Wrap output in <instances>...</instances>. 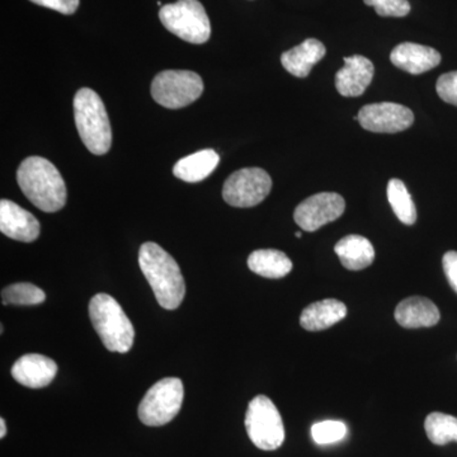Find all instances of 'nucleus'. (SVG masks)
Listing matches in <instances>:
<instances>
[{
  "label": "nucleus",
  "mask_w": 457,
  "mask_h": 457,
  "mask_svg": "<svg viewBox=\"0 0 457 457\" xmlns=\"http://www.w3.org/2000/svg\"><path fill=\"white\" fill-rule=\"evenodd\" d=\"M139 264L159 305L168 311L179 308L185 299L186 284L176 260L161 245L147 242L140 246Z\"/></svg>",
  "instance_id": "1"
},
{
  "label": "nucleus",
  "mask_w": 457,
  "mask_h": 457,
  "mask_svg": "<svg viewBox=\"0 0 457 457\" xmlns=\"http://www.w3.org/2000/svg\"><path fill=\"white\" fill-rule=\"evenodd\" d=\"M17 180L23 195L41 212H56L65 206L68 194L64 179L47 159H25L18 168Z\"/></svg>",
  "instance_id": "2"
},
{
  "label": "nucleus",
  "mask_w": 457,
  "mask_h": 457,
  "mask_svg": "<svg viewBox=\"0 0 457 457\" xmlns=\"http://www.w3.org/2000/svg\"><path fill=\"white\" fill-rule=\"evenodd\" d=\"M74 119L78 134L92 154L104 155L110 152L112 129L104 101L95 90H78L74 97Z\"/></svg>",
  "instance_id": "3"
},
{
  "label": "nucleus",
  "mask_w": 457,
  "mask_h": 457,
  "mask_svg": "<svg viewBox=\"0 0 457 457\" xmlns=\"http://www.w3.org/2000/svg\"><path fill=\"white\" fill-rule=\"evenodd\" d=\"M89 317L108 351L126 353L134 345V326L111 295L97 294L89 303Z\"/></svg>",
  "instance_id": "4"
},
{
  "label": "nucleus",
  "mask_w": 457,
  "mask_h": 457,
  "mask_svg": "<svg viewBox=\"0 0 457 457\" xmlns=\"http://www.w3.org/2000/svg\"><path fill=\"white\" fill-rule=\"evenodd\" d=\"M159 18L168 31L189 44H204L212 36V23L198 0H179L163 5Z\"/></svg>",
  "instance_id": "5"
},
{
  "label": "nucleus",
  "mask_w": 457,
  "mask_h": 457,
  "mask_svg": "<svg viewBox=\"0 0 457 457\" xmlns=\"http://www.w3.org/2000/svg\"><path fill=\"white\" fill-rule=\"evenodd\" d=\"M245 428L249 438L258 449L278 450L285 441V427L281 414L272 400L266 395L255 396L248 405Z\"/></svg>",
  "instance_id": "6"
},
{
  "label": "nucleus",
  "mask_w": 457,
  "mask_h": 457,
  "mask_svg": "<svg viewBox=\"0 0 457 457\" xmlns=\"http://www.w3.org/2000/svg\"><path fill=\"white\" fill-rule=\"evenodd\" d=\"M203 92V78L189 71H164L156 75L152 83L153 98L170 110L189 106Z\"/></svg>",
  "instance_id": "7"
},
{
  "label": "nucleus",
  "mask_w": 457,
  "mask_h": 457,
  "mask_svg": "<svg viewBox=\"0 0 457 457\" xmlns=\"http://www.w3.org/2000/svg\"><path fill=\"white\" fill-rule=\"evenodd\" d=\"M185 387L177 378H165L153 385L139 405V418L144 425L161 427L170 423L182 407Z\"/></svg>",
  "instance_id": "8"
},
{
  "label": "nucleus",
  "mask_w": 457,
  "mask_h": 457,
  "mask_svg": "<svg viewBox=\"0 0 457 457\" xmlns=\"http://www.w3.org/2000/svg\"><path fill=\"white\" fill-rule=\"evenodd\" d=\"M272 179L261 168H245L234 171L224 183L222 197L234 207H253L269 196Z\"/></svg>",
  "instance_id": "9"
},
{
  "label": "nucleus",
  "mask_w": 457,
  "mask_h": 457,
  "mask_svg": "<svg viewBox=\"0 0 457 457\" xmlns=\"http://www.w3.org/2000/svg\"><path fill=\"white\" fill-rule=\"evenodd\" d=\"M345 209V198L341 195L321 192L303 201L295 210L294 219L303 230L312 233L341 218Z\"/></svg>",
  "instance_id": "10"
},
{
  "label": "nucleus",
  "mask_w": 457,
  "mask_h": 457,
  "mask_svg": "<svg viewBox=\"0 0 457 457\" xmlns=\"http://www.w3.org/2000/svg\"><path fill=\"white\" fill-rule=\"evenodd\" d=\"M357 119L365 130L378 134H396L413 125L414 114L403 104L383 102L361 108Z\"/></svg>",
  "instance_id": "11"
},
{
  "label": "nucleus",
  "mask_w": 457,
  "mask_h": 457,
  "mask_svg": "<svg viewBox=\"0 0 457 457\" xmlns=\"http://www.w3.org/2000/svg\"><path fill=\"white\" fill-rule=\"evenodd\" d=\"M40 222L31 212L9 200L0 201V231L18 242L32 243L40 236Z\"/></svg>",
  "instance_id": "12"
},
{
  "label": "nucleus",
  "mask_w": 457,
  "mask_h": 457,
  "mask_svg": "<svg viewBox=\"0 0 457 457\" xmlns=\"http://www.w3.org/2000/svg\"><path fill=\"white\" fill-rule=\"evenodd\" d=\"M374 74V64L368 57H345V66L336 74V88L343 97H359L371 84Z\"/></svg>",
  "instance_id": "13"
},
{
  "label": "nucleus",
  "mask_w": 457,
  "mask_h": 457,
  "mask_svg": "<svg viewBox=\"0 0 457 457\" xmlns=\"http://www.w3.org/2000/svg\"><path fill=\"white\" fill-rule=\"evenodd\" d=\"M57 374L55 361L44 354L29 353L21 357L12 368L14 380L31 389H41L53 383Z\"/></svg>",
  "instance_id": "14"
},
{
  "label": "nucleus",
  "mask_w": 457,
  "mask_h": 457,
  "mask_svg": "<svg viewBox=\"0 0 457 457\" xmlns=\"http://www.w3.org/2000/svg\"><path fill=\"white\" fill-rule=\"evenodd\" d=\"M390 60L396 68L407 73L418 75L440 65L441 54L432 47L413 44V42H404L394 47L390 54Z\"/></svg>",
  "instance_id": "15"
},
{
  "label": "nucleus",
  "mask_w": 457,
  "mask_h": 457,
  "mask_svg": "<svg viewBox=\"0 0 457 457\" xmlns=\"http://www.w3.org/2000/svg\"><path fill=\"white\" fill-rule=\"evenodd\" d=\"M440 311L429 299L413 296L403 300L396 306L395 320L399 326L407 329L417 328H429L440 321Z\"/></svg>",
  "instance_id": "16"
},
{
  "label": "nucleus",
  "mask_w": 457,
  "mask_h": 457,
  "mask_svg": "<svg viewBox=\"0 0 457 457\" xmlns=\"http://www.w3.org/2000/svg\"><path fill=\"white\" fill-rule=\"evenodd\" d=\"M326 46L317 38H308L303 44L286 51L281 56V64L288 73L296 78H306L312 66L326 56Z\"/></svg>",
  "instance_id": "17"
},
{
  "label": "nucleus",
  "mask_w": 457,
  "mask_h": 457,
  "mask_svg": "<svg viewBox=\"0 0 457 457\" xmlns=\"http://www.w3.org/2000/svg\"><path fill=\"white\" fill-rule=\"evenodd\" d=\"M347 315V306L335 299L321 300L303 309L300 324L311 332L328 329L339 323Z\"/></svg>",
  "instance_id": "18"
},
{
  "label": "nucleus",
  "mask_w": 457,
  "mask_h": 457,
  "mask_svg": "<svg viewBox=\"0 0 457 457\" xmlns=\"http://www.w3.org/2000/svg\"><path fill=\"white\" fill-rule=\"evenodd\" d=\"M220 163V156L212 149L200 150L179 159L173 168L177 179L188 183H197L206 179Z\"/></svg>",
  "instance_id": "19"
},
{
  "label": "nucleus",
  "mask_w": 457,
  "mask_h": 457,
  "mask_svg": "<svg viewBox=\"0 0 457 457\" xmlns=\"http://www.w3.org/2000/svg\"><path fill=\"white\" fill-rule=\"evenodd\" d=\"M335 252L343 266L351 270L366 269L375 260L374 246L365 237H345L337 243Z\"/></svg>",
  "instance_id": "20"
},
{
  "label": "nucleus",
  "mask_w": 457,
  "mask_h": 457,
  "mask_svg": "<svg viewBox=\"0 0 457 457\" xmlns=\"http://www.w3.org/2000/svg\"><path fill=\"white\" fill-rule=\"evenodd\" d=\"M248 267L262 278H282L293 270V262L278 249H258L249 255Z\"/></svg>",
  "instance_id": "21"
},
{
  "label": "nucleus",
  "mask_w": 457,
  "mask_h": 457,
  "mask_svg": "<svg viewBox=\"0 0 457 457\" xmlns=\"http://www.w3.org/2000/svg\"><path fill=\"white\" fill-rule=\"evenodd\" d=\"M387 200L392 204L396 218L403 224L413 225L417 221L416 204L411 200L407 186L400 179H390L387 185Z\"/></svg>",
  "instance_id": "22"
},
{
  "label": "nucleus",
  "mask_w": 457,
  "mask_h": 457,
  "mask_svg": "<svg viewBox=\"0 0 457 457\" xmlns=\"http://www.w3.org/2000/svg\"><path fill=\"white\" fill-rule=\"evenodd\" d=\"M425 429L427 437L437 446H445L453 441L457 442L456 417L435 411L426 418Z\"/></svg>",
  "instance_id": "23"
},
{
  "label": "nucleus",
  "mask_w": 457,
  "mask_h": 457,
  "mask_svg": "<svg viewBox=\"0 0 457 457\" xmlns=\"http://www.w3.org/2000/svg\"><path fill=\"white\" fill-rule=\"evenodd\" d=\"M45 300L46 294L29 282L13 284L2 291V302L4 305H40Z\"/></svg>",
  "instance_id": "24"
},
{
  "label": "nucleus",
  "mask_w": 457,
  "mask_h": 457,
  "mask_svg": "<svg viewBox=\"0 0 457 457\" xmlns=\"http://www.w3.org/2000/svg\"><path fill=\"white\" fill-rule=\"evenodd\" d=\"M347 435V427L341 420H324L312 427V440L318 445H330L342 441Z\"/></svg>",
  "instance_id": "25"
},
{
  "label": "nucleus",
  "mask_w": 457,
  "mask_h": 457,
  "mask_svg": "<svg viewBox=\"0 0 457 457\" xmlns=\"http://www.w3.org/2000/svg\"><path fill=\"white\" fill-rule=\"evenodd\" d=\"M366 5L374 7L376 13L381 17H405L411 12L408 0H363Z\"/></svg>",
  "instance_id": "26"
},
{
  "label": "nucleus",
  "mask_w": 457,
  "mask_h": 457,
  "mask_svg": "<svg viewBox=\"0 0 457 457\" xmlns=\"http://www.w3.org/2000/svg\"><path fill=\"white\" fill-rule=\"evenodd\" d=\"M436 90L442 101L457 107V71L441 75L436 84Z\"/></svg>",
  "instance_id": "27"
},
{
  "label": "nucleus",
  "mask_w": 457,
  "mask_h": 457,
  "mask_svg": "<svg viewBox=\"0 0 457 457\" xmlns=\"http://www.w3.org/2000/svg\"><path fill=\"white\" fill-rule=\"evenodd\" d=\"M29 2L41 5V7L53 9V11L66 14V16L74 14L80 4V0H29Z\"/></svg>",
  "instance_id": "28"
},
{
  "label": "nucleus",
  "mask_w": 457,
  "mask_h": 457,
  "mask_svg": "<svg viewBox=\"0 0 457 457\" xmlns=\"http://www.w3.org/2000/svg\"><path fill=\"white\" fill-rule=\"evenodd\" d=\"M444 264L445 275H446L447 281L453 291L457 294V252L450 251L444 255L442 260Z\"/></svg>",
  "instance_id": "29"
},
{
  "label": "nucleus",
  "mask_w": 457,
  "mask_h": 457,
  "mask_svg": "<svg viewBox=\"0 0 457 457\" xmlns=\"http://www.w3.org/2000/svg\"><path fill=\"white\" fill-rule=\"evenodd\" d=\"M7 435V426H5V420H0V438H4Z\"/></svg>",
  "instance_id": "30"
},
{
  "label": "nucleus",
  "mask_w": 457,
  "mask_h": 457,
  "mask_svg": "<svg viewBox=\"0 0 457 457\" xmlns=\"http://www.w3.org/2000/svg\"><path fill=\"white\" fill-rule=\"evenodd\" d=\"M295 237H302V233H300V231H297L296 234H295Z\"/></svg>",
  "instance_id": "31"
}]
</instances>
